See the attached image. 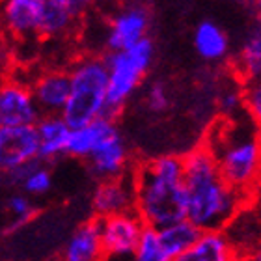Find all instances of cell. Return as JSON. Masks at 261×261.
I'll list each match as a JSON object with an SVG mask.
<instances>
[{"mask_svg": "<svg viewBox=\"0 0 261 261\" xmlns=\"http://www.w3.org/2000/svg\"><path fill=\"white\" fill-rule=\"evenodd\" d=\"M41 0H8L2 4V24L17 38L38 36Z\"/></svg>", "mask_w": 261, "mask_h": 261, "instance_id": "obj_15", "label": "cell"}, {"mask_svg": "<svg viewBox=\"0 0 261 261\" xmlns=\"http://www.w3.org/2000/svg\"><path fill=\"white\" fill-rule=\"evenodd\" d=\"M174 261H239V254L222 229L201 231L194 245Z\"/></svg>", "mask_w": 261, "mask_h": 261, "instance_id": "obj_17", "label": "cell"}, {"mask_svg": "<svg viewBox=\"0 0 261 261\" xmlns=\"http://www.w3.org/2000/svg\"><path fill=\"white\" fill-rule=\"evenodd\" d=\"M105 261H130V257H105Z\"/></svg>", "mask_w": 261, "mask_h": 261, "instance_id": "obj_28", "label": "cell"}, {"mask_svg": "<svg viewBox=\"0 0 261 261\" xmlns=\"http://www.w3.org/2000/svg\"><path fill=\"white\" fill-rule=\"evenodd\" d=\"M144 228L146 226L135 211L99 218L105 257H133Z\"/></svg>", "mask_w": 261, "mask_h": 261, "instance_id": "obj_7", "label": "cell"}, {"mask_svg": "<svg viewBox=\"0 0 261 261\" xmlns=\"http://www.w3.org/2000/svg\"><path fill=\"white\" fill-rule=\"evenodd\" d=\"M39 146L34 125L0 127V175L38 161Z\"/></svg>", "mask_w": 261, "mask_h": 261, "instance_id": "obj_8", "label": "cell"}, {"mask_svg": "<svg viewBox=\"0 0 261 261\" xmlns=\"http://www.w3.org/2000/svg\"><path fill=\"white\" fill-rule=\"evenodd\" d=\"M217 163L222 179L241 198L254 194L259 177V138L254 127L228 123L213 127L211 136L201 144Z\"/></svg>", "mask_w": 261, "mask_h": 261, "instance_id": "obj_3", "label": "cell"}, {"mask_svg": "<svg viewBox=\"0 0 261 261\" xmlns=\"http://www.w3.org/2000/svg\"><path fill=\"white\" fill-rule=\"evenodd\" d=\"M114 133H118L116 121L107 120V118H97V120L90 121L86 125L71 129L65 155H71V157L76 159H88L105 138H109Z\"/></svg>", "mask_w": 261, "mask_h": 261, "instance_id": "obj_18", "label": "cell"}, {"mask_svg": "<svg viewBox=\"0 0 261 261\" xmlns=\"http://www.w3.org/2000/svg\"><path fill=\"white\" fill-rule=\"evenodd\" d=\"M69 99L60 114L69 129H76L103 118L109 84V73L103 58L86 56L75 62L73 69L69 71Z\"/></svg>", "mask_w": 261, "mask_h": 261, "instance_id": "obj_5", "label": "cell"}, {"mask_svg": "<svg viewBox=\"0 0 261 261\" xmlns=\"http://www.w3.org/2000/svg\"><path fill=\"white\" fill-rule=\"evenodd\" d=\"M69 71L62 69L43 71L30 86V93L41 116H60L69 99Z\"/></svg>", "mask_w": 261, "mask_h": 261, "instance_id": "obj_12", "label": "cell"}, {"mask_svg": "<svg viewBox=\"0 0 261 261\" xmlns=\"http://www.w3.org/2000/svg\"><path fill=\"white\" fill-rule=\"evenodd\" d=\"M241 65L245 75L254 82L259 79L261 73V32L259 24L250 32V36L246 38L243 49H241Z\"/></svg>", "mask_w": 261, "mask_h": 261, "instance_id": "obj_22", "label": "cell"}, {"mask_svg": "<svg viewBox=\"0 0 261 261\" xmlns=\"http://www.w3.org/2000/svg\"><path fill=\"white\" fill-rule=\"evenodd\" d=\"M200 229L185 218V220H179V222L170 224L166 228L159 229V248H161V252L164 254L166 259L174 261L175 257H179L183 252H187L194 245L196 239L200 237Z\"/></svg>", "mask_w": 261, "mask_h": 261, "instance_id": "obj_20", "label": "cell"}, {"mask_svg": "<svg viewBox=\"0 0 261 261\" xmlns=\"http://www.w3.org/2000/svg\"><path fill=\"white\" fill-rule=\"evenodd\" d=\"M243 107L248 114L252 116V120L256 121L261 118V84L259 82H250L246 86L245 93H243Z\"/></svg>", "mask_w": 261, "mask_h": 261, "instance_id": "obj_26", "label": "cell"}, {"mask_svg": "<svg viewBox=\"0 0 261 261\" xmlns=\"http://www.w3.org/2000/svg\"><path fill=\"white\" fill-rule=\"evenodd\" d=\"M84 2L76 0H41L38 36L41 38H62L81 21Z\"/></svg>", "mask_w": 261, "mask_h": 261, "instance_id": "obj_13", "label": "cell"}, {"mask_svg": "<svg viewBox=\"0 0 261 261\" xmlns=\"http://www.w3.org/2000/svg\"><path fill=\"white\" fill-rule=\"evenodd\" d=\"M151 24V10L144 4L123 6L110 17L105 32V49L109 53L127 50L144 38Z\"/></svg>", "mask_w": 261, "mask_h": 261, "instance_id": "obj_6", "label": "cell"}, {"mask_svg": "<svg viewBox=\"0 0 261 261\" xmlns=\"http://www.w3.org/2000/svg\"><path fill=\"white\" fill-rule=\"evenodd\" d=\"M8 211H10L11 217H13L11 229H17V228H21L22 224H27L32 220V217L36 215V207H34L32 200H30L27 194L17 192V194H11L10 200H8Z\"/></svg>", "mask_w": 261, "mask_h": 261, "instance_id": "obj_24", "label": "cell"}, {"mask_svg": "<svg viewBox=\"0 0 261 261\" xmlns=\"http://www.w3.org/2000/svg\"><path fill=\"white\" fill-rule=\"evenodd\" d=\"M220 107H222V110L224 112H228V114L241 112V110L245 109V107H243V95H241V93H235V92L224 93L222 99H220Z\"/></svg>", "mask_w": 261, "mask_h": 261, "instance_id": "obj_27", "label": "cell"}, {"mask_svg": "<svg viewBox=\"0 0 261 261\" xmlns=\"http://www.w3.org/2000/svg\"><path fill=\"white\" fill-rule=\"evenodd\" d=\"M130 261H170L164 257V254L159 248L157 241V231L149 228H144L140 237V243L136 246L135 254L130 257Z\"/></svg>", "mask_w": 261, "mask_h": 261, "instance_id": "obj_23", "label": "cell"}, {"mask_svg": "<svg viewBox=\"0 0 261 261\" xmlns=\"http://www.w3.org/2000/svg\"><path fill=\"white\" fill-rule=\"evenodd\" d=\"M34 129L38 135V159L41 163L49 164L50 161L65 155L71 129L62 116H41Z\"/></svg>", "mask_w": 261, "mask_h": 261, "instance_id": "obj_16", "label": "cell"}, {"mask_svg": "<svg viewBox=\"0 0 261 261\" xmlns=\"http://www.w3.org/2000/svg\"><path fill=\"white\" fill-rule=\"evenodd\" d=\"M4 179L13 187H19L22 194L30 196H41L50 191L53 187V174L47 163L34 161L30 164H24L21 168L13 170L10 174L4 175Z\"/></svg>", "mask_w": 261, "mask_h": 261, "instance_id": "obj_19", "label": "cell"}, {"mask_svg": "<svg viewBox=\"0 0 261 261\" xmlns=\"http://www.w3.org/2000/svg\"><path fill=\"white\" fill-rule=\"evenodd\" d=\"M194 47L207 62L224 60L229 53V38L215 21H201L194 30Z\"/></svg>", "mask_w": 261, "mask_h": 261, "instance_id": "obj_21", "label": "cell"}, {"mask_svg": "<svg viewBox=\"0 0 261 261\" xmlns=\"http://www.w3.org/2000/svg\"><path fill=\"white\" fill-rule=\"evenodd\" d=\"M250 261H261V257H259V254H257V256H254V257H252V259Z\"/></svg>", "mask_w": 261, "mask_h": 261, "instance_id": "obj_29", "label": "cell"}, {"mask_svg": "<svg viewBox=\"0 0 261 261\" xmlns=\"http://www.w3.org/2000/svg\"><path fill=\"white\" fill-rule=\"evenodd\" d=\"M62 261H105L99 218L92 217L73 231L64 246Z\"/></svg>", "mask_w": 261, "mask_h": 261, "instance_id": "obj_14", "label": "cell"}, {"mask_svg": "<svg viewBox=\"0 0 261 261\" xmlns=\"http://www.w3.org/2000/svg\"><path fill=\"white\" fill-rule=\"evenodd\" d=\"M41 118L30 88L21 82L0 84V127H30Z\"/></svg>", "mask_w": 261, "mask_h": 261, "instance_id": "obj_9", "label": "cell"}, {"mask_svg": "<svg viewBox=\"0 0 261 261\" xmlns=\"http://www.w3.org/2000/svg\"><path fill=\"white\" fill-rule=\"evenodd\" d=\"M92 209L95 218H107L135 211V185L133 172L121 177L101 181L93 192Z\"/></svg>", "mask_w": 261, "mask_h": 261, "instance_id": "obj_11", "label": "cell"}, {"mask_svg": "<svg viewBox=\"0 0 261 261\" xmlns=\"http://www.w3.org/2000/svg\"><path fill=\"white\" fill-rule=\"evenodd\" d=\"M146 105L151 112H164L170 105L168 88L164 82H153L146 92Z\"/></svg>", "mask_w": 261, "mask_h": 261, "instance_id": "obj_25", "label": "cell"}, {"mask_svg": "<svg viewBox=\"0 0 261 261\" xmlns=\"http://www.w3.org/2000/svg\"><path fill=\"white\" fill-rule=\"evenodd\" d=\"M153 56H155V43L149 38H144L127 50L107 53L101 56L109 73L103 118L116 121L121 110L125 109L127 101L136 92V88L140 86L142 79L146 76Z\"/></svg>", "mask_w": 261, "mask_h": 261, "instance_id": "obj_4", "label": "cell"}, {"mask_svg": "<svg viewBox=\"0 0 261 261\" xmlns=\"http://www.w3.org/2000/svg\"><path fill=\"white\" fill-rule=\"evenodd\" d=\"M135 213L149 229L166 228L185 220L183 159L161 155L144 161L133 170Z\"/></svg>", "mask_w": 261, "mask_h": 261, "instance_id": "obj_2", "label": "cell"}, {"mask_svg": "<svg viewBox=\"0 0 261 261\" xmlns=\"http://www.w3.org/2000/svg\"><path fill=\"white\" fill-rule=\"evenodd\" d=\"M185 218L200 231H220L228 228L241 211V198L222 179L217 163L203 146L183 155Z\"/></svg>", "mask_w": 261, "mask_h": 261, "instance_id": "obj_1", "label": "cell"}, {"mask_svg": "<svg viewBox=\"0 0 261 261\" xmlns=\"http://www.w3.org/2000/svg\"><path fill=\"white\" fill-rule=\"evenodd\" d=\"M90 174L101 183L121 177V175L130 174L133 170L129 168V149H127L125 140L121 138L120 130L105 138L92 155L86 159Z\"/></svg>", "mask_w": 261, "mask_h": 261, "instance_id": "obj_10", "label": "cell"}]
</instances>
